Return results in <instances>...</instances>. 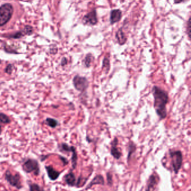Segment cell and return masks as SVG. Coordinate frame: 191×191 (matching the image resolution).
Segmentation results:
<instances>
[{"label":"cell","mask_w":191,"mask_h":191,"mask_svg":"<svg viewBox=\"0 0 191 191\" xmlns=\"http://www.w3.org/2000/svg\"><path fill=\"white\" fill-rule=\"evenodd\" d=\"M152 91L154 99V106L156 112L161 120L164 119L166 117V105L169 101L168 94L158 86H154Z\"/></svg>","instance_id":"obj_1"},{"label":"cell","mask_w":191,"mask_h":191,"mask_svg":"<svg viewBox=\"0 0 191 191\" xmlns=\"http://www.w3.org/2000/svg\"><path fill=\"white\" fill-rule=\"evenodd\" d=\"M22 170L26 173H33L36 176L40 174V166L36 159L27 158L24 160L22 164Z\"/></svg>","instance_id":"obj_2"},{"label":"cell","mask_w":191,"mask_h":191,"mask_svg":"<svg viewBox=\"0 0 191 191\" xmlns=\"http://www.w3.org/2000/svg\"><path fill=\"white\" fill-rule=\"evenodd\" d=\"M170 156L172 161V165L175 174L179 173L182 167L183 155L180 151H170Z\"/></svg>","instance_id":"obj_3"},{"label":"cell","mask_w":191,"mask_h":191,"mask_svg":"<svg viewBox=\"0 0 191 191\" xmlns=\"http://www.w3.org/2000/svg\"><path fill=\"white\" fill-rule=\"evenodd\" d=\"M14 8L11 4H6L0 7V26L5 25L11 19Z\"/></svg>","instance_id":"obj_4"},{"label":"cell","mask_w":191,"mask_h":191,"mask_svg":"<svg viewBox=\"0 0 191 191\" xmlns=\"http://www.w3.org/2000/svg\"><path fill=\"white\" fill-rule=\"evenodd\" d=\"M5 180L10 185L18 189H20L22 188V184L21 181V176L19 173L12 174L10 170H7L5 173Z\"/></svg>","instance_id":"obj_5"},{"label":"cell","mask_w":191,"mask_h":191,"mask_svg":"<svg viewBox=\"0 0 191 191\" xmlns=\"http://www.w3.org/2000/svg\"><path fill=\"white\" fill-rule=\"evenodd\" d=\"M73 85L77 91L84 92L88 88V81L85 77L76 75L73 78Z\"/></svg>","instance_id":"obj_6"},{"label":"cell","mask_w":191,"mask_h":191,"mask_svg":"<svg viewBox=\"0 0 191 191\" xmlns=\"http://www.w3.org/2000/svg\"><path fill=\"white\" fill-rule=\"evenodd\" d=\"M82 21L84 24H89L91 25H96L98 22V19L96 16V10H94L85 15Z\"/></svg>","instance_id":"obj_7"},{"label":"cell","mask_w":191,"mask_h":191,"mask_svg":"<svg viewBox=\"0 0 191 191\" xmlns=\"http://www.w3.org/2000/svg\"><path fill=\"white\" fill-rule=\"evenodd\" d=\"M118 140L117 138H114V140L111 143V149H110V154L116 159H120L122 156L121 151L118 150L117 148Z\"/></svg>","instance_id":"obj_8"},{"label":"cell","mask_w":191,"mask_h":191,"mask_svg":"<svg viewBox=\"0 0 191 191\" xmlns=\"http://www.w3.org/2000/svg\"><path fill=\"white\" fill-rule=\"evenodd\" d=\"M64 180L69 186L76 187L77 180L75 174L72 170H70L69 173L64 176Z\"/></svg>","instance_id":"obj_9"},{"label":"cell","mask_w":191,"mask_h":191,"mask_svg":"<svg viewBox=\"0 0 191 191\" xmlns=\"http://www.w3.org/2000/svg\"><path fill=\"white\" fill-rule=\"evenodd\" d=\"M45 168L46 169L48 177L51 180L53 181V180H57L59 178V176L61 174V172L56 170L53 168V167H52L51 165L45 166Z\"/></svg>","instance_id":"obj_10"},{"label":"cell","mask_w":191,"mask_h":191,"mask_svg":"<svg viewBox=\"0 0 191 191\" xmlns=\"http://www.w3.org/2000/svg\"><path fill=\"white\" fill-rule=\"evenodd\" d=\"M105 183V180L103 176L101 174L96 175V176L94 177V178L92 180V181L89 183L86 189H89L90 188H92L94 185L96 184H100V185H104Z\"/></svg>","instance_id":"obj_11"},{"label":"cell","mask_w":191,"mask_h":191,"mask_svg":"<svg viewBox=\"0 0 191 191\" xmlns=\"http://www.w3.org/2000/svg\"><path fill=\"white\" fill-rule=\"evenodd\" d=\"M122 18V11L120 10H114L110 12V22L111 24L118 22Z\"/></svg>","instance_id":"obj_12"},{"label":"cell","mask_w":191,"mask_h":191,"mask_svg":"<svg viewBox=\"0 0 191 191\" xmlns=\"http://www.w3.org/2000/svg\"><path fill=\"white\" fill-rule=\"evenodd\" d=\"M158 184L157 178L155 174H152L149 176L147 182V185L145 191H151Z\"/></svg>","instance_id":"obj_13"},{"label":"cell","mask_w":191,"mask_h":191,"mask_svg":"<svg viewBox=\"0 0 191 191\" xmlns=\"http://www.w3.org/2000/svg\"><path fill=\"white\" fill-rule=\"evenodd\" d=\"M116 39L117 40L118 43L120 45H123L126 43L127 41V38L125 36V34L123 31H122V29L118 30L117 33H116Z\"/></svg>","instance_id":"obj_14"},{"label":"cell","mask_w":191,"mask_h":191,"mask_svg":"<svg viewBox=\"0 0 191 191\" xmlns=\"http://www.w3.org/2000/svg\"><path fill=\"white\" fill-rule=\"evenodd\" d=\"M59 150L62 152H71L74 151L75 147L73 146H69L67 144L62 143L59 145Z\"/></svg>","instance_id":"obj_15"},{"label":"cell","mask_w":191,"mask_h":191,"mask_svg":"<svg viewBox=\"0 0 191 191\" xmlns=\"http://www.w3.org/2000/svg\"><path fill=\"white\" fill-rule=\"evenodd\" d=\"M45 122V123L51 128H55L59 124L57 120L52 118H47Z\"/></svg>","instance_id":"obj_16"},{"label":"cell","mask_w":191,"mask_h":191,"mask_svg":"<svg viewBox=\"0 0 191 191\" xmlns=\"http://www.w3.org/2000/svg\"><path fill=\"white\" fill-rule=\"evenodd\" d=\"M72 157H71V163H72V169H75L77 166V154L76 149L72 151Z\"/></svg>","instance_id":"obj_17"},{"label":"cell","mask_w":191,"mask_h":191,"mask_svg":"<svg viewBox=\"0 0 191 191\" xmlns=\"http://www.w3.org/2000/svg\"><path fill=\"white\" fill-rule=\"evenodd\" d=\"M29 191H45L44 188L35 183H29Z\"/></svg>","instance_id":"obj_18"},{"label":"cell","mask_w":191,"mask_h":191,"mask_svg":"<svg viewBox=\"0 0 191 191\" xmlns=\"http://www.w3.org/2000/svg\"><path fill=\"white\" fill-rule=\"evenodd\" d=\"M0 122L4 124H8L11 122V120L6 114L0 113Z\"/></svg>","instance_id":"obj_19"},{"label":"cell","mask_w":191,"mask_h":191,"mask_svg":"<svg viewBox=\"0 0 191 191\" xmlns=\"http://www.w3.org/2000/svg\"><path fill=\"white\" fill-rule=\"evenodd\" d=\"M135 151H136V146H135V145L133 143L131 142L129 145V153H128V155H127V161L128 162H129V160L130 159L131 155L135 152Z\"/></svg>","instance_id":"obj_20"},{"label":"cell","mask_w":191,"mask_h":191,"mask_svg":"<svg viewBox=\"0 0 191 191\" xmlns=\"http://www.w3.org/2000/svg\"><path fill=\"white\" fill-rule=\"evenodd\" d=\"M102 69L106 70V73H108L110 69V62L109 59H108L106 57H105L103 59Z\"/></svg>","instance_id":"obj_21"},{"label":"cell","mask_w":191,"mask_h":191,"mask_svg":"<svg viewBox=\"0 0 191 191\" xmlns=\"http://www.w3.org/2000/svg\"><path fill=\"white\" fill-rule=\"evenodd\" d=\"M92 56L91 54H87L84 59V66L86 68H89L91 65V63L92 62Z\"/></svg>","instance_id":"obj_22"},{"label":"cell","mask_w":191,"mask_h":191,"mask_svg":"<svg viewBox=\"0 0 191 191\" xmlns=\"http://www.w3.org/2000/svg\"><path fill=\"white\" fill-rule=\"evenodd\" d=\"M24 36V34L22 31H19V32H17L16 33L14 34H12V35H10L8 36L9 38H12V39H20L22 37Z\"/></svg>","instance_id":"obj_23"},{"label":"cell","mask_w":191,"mask_h":191,"mask_svg":"<svg viewBox=\"0 0 191 191\" xmlns=\"http://www.w3.org/2000/svg\"><path fill=\"white\" fill-rule=\"evenodd\" d=\"M22 32L24 34V35H30L33 33V28L32 26H26L24 30H22Z\"/></svg>","instance_id":"obj_24"},{"label":"cell","mask_w":191,"mask_h":191,"mask_svg":"<svg viewBox=\"0 0 191 191\" xmlns=\"http://www.w3.org/2000/svg\"><path fill=\"white\" fill-rule=\"evenodd\" d=\"M4 50H5V52L9 54H18V52H16L15 50L12 49L10 46H8L6 45H5L4 47Z\"/></svg>","instance_id":"obj_25"},{"label":"cell","mask_w":191,"mask_h":191,"mask_svg":"<svg viewBox=\"0 0 191 191\" xmlns=\"http://www.w3.org/2000/svg\"><path fill=\"white\" fill-rule=\"evenodd\" d=\"M12 70H13V66L11 64H8V66H6V67L5 68V72L6 73L8 74H11L12 72Z\"/></svg>","instance_id":"obj_26"},{"label":"cell","mask_w":191,"mask_h":191,"mask_svg":"<svg viewBox=\"0 0 191 191\" xmlns=\"http://www.w3.org/2000/svg\"><path fill=\"white\" fill-rule=\"evenodd\" d=\"M107 180L108 184L109 185H112L113 183V178H112V175L111 173H107Z\"/></svg>","instance_id":"obj_27"},{"label":"cell","mask_w":191,"mask_h":191,"mask_svg":"<svg viewBox=\"0 0 191 191\" xmlns=\"http://www.w3.org/2000/svg\"><path fill=\"white\" fill-rule=\"evenodd\" d=\"M59 157L60 158V159L61 160V161L62 162L63 165H66L67 164L69 163V161L67 160V159L66 158H65V157H61V156H60V155H59Z\"/></svg>","instance_id":"obj_28"},{"label":"cell","mask_w":191,"mask_h":191,"mask_svg":"<svg viewBox=\"0 0 191 191\" xmlns=\"http://www.w3.org/2000/svg\"><path fill=\"white\" fill-rule=\"evenodd\" d=\"M67 64V59L66 58H63L62 60H61V64L62 66H66Z\"/></svg>","instance_id":"obj_29"},{"label":"cell","mask_w":191,"mask_h":191,"mask_svg":"<svg viewBox=\"0 0 191 191\" xmlns=\"http://www.w3.org/2000/svg\"><path fill=\"white\" fill-rule=\"evenodd\" d=\"M184 0H174V3L175 4H179L180 2H183Z\"/></svg>","instance_id":"obj_30"},{"label":"cell","mask_w":191,"mask_h":191,"mask_svg":"<svg viewBox=\"0 0 191 191\" xmlns=\"http://www.w3.org/2000/svg\"><path fill=\"white\" fill-rule=\"evenodd\" d=\"M2 134V126L0 125V135Z\"/></svg>","instance_id":"obj_31"},{"label":"cell","mask_w":191,"mask_h":191,"mask_svg":"<svg viewBox=\"0 0 191 191\" xmlns=\"http://www.w3.org/2000/svg\"></svg>","instance_id":"obj_32"}]
</instances>
